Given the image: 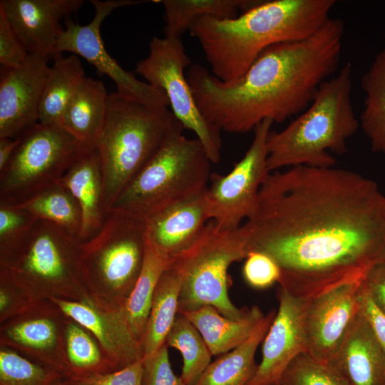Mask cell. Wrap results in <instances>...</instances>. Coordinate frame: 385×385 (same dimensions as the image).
<instances>
[{
  "label": "cell",
  "mask_w": 385,
  "mask_h": 385,
  "mask_svg": "<svg viewBox=\"0 0 385 385\" xmlns=\"http://www.w3.org/2000/svg\"><path fill=\"white\" fill-rule=\"evenodd\" d=\"M29 53L19 40L3 11L0 10V63L4 68L21 66Z\"/></svg>",
  "instance_id": "cell-39"
},
{
  "label": "cell",
  "mask_w": 385,
  "mask_h": 385,
  "mask_svg": "<svg viewBox=\"0 0 385 385\" xmlns=\"http://www.w3.org/2000/svg\"><path fill=\"white\" fill-rule=\"evenodd\" d=\"M52 385H66L65 382H61L60 379L56 381Z\"/></svg>",
  "instance_id": "cell-45"
},
{
  "label": "cell",
  "mask_w": 385,
  "mask_h": 385,
  "mask_svg": "<svg viewBox=\"0 0 385 385\" xmlns=\"http://www.w3.org/2000/svg\"><path fill=\"white\" fill-rule=\"evenodd\" d=\"M197 329L212 356L227 353L247 340L265 319L257 306L248 309L241 318L222 315L212 306H203L181 313Z\"/></svg>",
  "instance_id": "cell-22"
},
{
  "label": "cell",
  "mask_w": 385,
  "mask_h": 385,
  "mask_svg": "<svg viewBox=\"0 0 385 385\" xmlns=\"http://www.w3.org/2000/svg\"><path fill=\"white\" fill-rule=\"evenodd\" d=\"M36 218L19 205L0 204V244L16 237Z\"/></svg>",
  "instance_id": "cell-40"
},
{
  "label": "cell",
  "mask_w": 385,
  "mask_h": 385,
  "mask_svg": "<svg viewBox=\"0 0 385 385\" xmlns=\"http://www.w3.org/2000/svg\"><path fill=\"white\" fill-rule=\"evenodd\" d=\"M91 2L95 8L93 19L86 25H80L68 19L58 42L57 55L69 52L83 57L114 82L116 92L120 95L150 106L168 107V99L162 90L138 80L110 56L101 35L102 22L113 10L150 1L91 0Z\"/></svg>",
  "instance_id": "cell-13"
},
{
  "label": "cell",
  "mask_w": 385,
  "mask_h": 385,
  "mask_svg": "<svg viewBox=\"0 0 385 385\" xmlns=\"http://www.w3.org/2000/svg\"><path fill=\"white\" fill-rule=\"evenodd\" d=\"M88 148L60 125L36 123L19 137L12 157L0 170V204L20 205L58 183Z\"/></svg>",
  "instance_id": "cell-8"
},
{
  "label": "cell",
  "mask_w": 385,
  "mask_h": 385,
  "mask_svg": "<svg viewBox=\"0 0 385 385\" xmlns=\"http://www.w3.org/2000/svg\"><path fill=\"white\" fill-rule=\"evenodd\" d=\"M183 129L179 123L171 131L110 211L123 212L145 222L159 211L206 190L212 163L200 140L185 137Z\"/></svg>",
  "instance_id": "cell-6"
},
{
  "label": "cell",
  "mask_w": 385,
  "mask_h": 385,
  "mask_svg": "<svg viewBox=\"0 0 385 385\" xmlns=\"http://www.w3.org/2000/svg\"><path fill=\"white\" fill-rule=\"evenodd\" d=\"M281 269L277 262L267 254L250 251L242 267V276L246 283L257 289H265L278 283Z\"/></svg>",
  "instance_id": "cell-36"
},
{
  "label": "cell",
  "mask_w": 385,
  "mask_h": 385,
  "mask_svg": "<svg viewBox=\"0 0 385 385\" xmlns=\"http://www.w3.org/2000/svg\"><path fill=\"white\" fill-rule=\"evenodd\" d=\"M145 245V222L123 212L110 211L99 231L81 244L83 277L129 294L142 268Z\"/></svg>",
  "instance_id": "cell-10"
},
{
  "label": "cell",
  "mask_w": 385,
  "mask_h": 385,
  "mask_svg": "<svg viewBox=\"0 0 385 385\" xmlns=\"http://www.w3.org/2000/svg\"><path fill=\"white\" fill-rule=\"evenodd\" d=\"M273 385H279V384H273Z\"/></svg>",
  "instance_id": "cell-46"
},
{
  "label": "cell",
  "mask_w": 385,
  "mask_h": 385,
  "mask_svg": "<svg viewBox=\"0 0 385 385\" xmlns=\"http://www.w3.org/2000/svg\"><path fill=\"white\" fill-rule=\"evenodd\" d=\"M81 241L58 225L36 219L24 232L0 244L4 271L15 281L64 286L83 277Z\"/></svg>",
  "instance_id": "cell-9"
},
{
  "label": "cell",
  "mask_w": 385,
  "mask_h": 385,
  "mask_svg": "<svg viewBox=\"0 0 385 385\" xmlns=\"http://www.w3.org/2000/svg\"><path fill=\"white\" fill-rule=\"evenodd\" d=\"M279 308L263 339L262 361L249 385L279 383L289 364L307 352L305 314L312 298L294 297L279 288Z\"/></svg>",
  "instance_id": "cell-14"
},
{
  "label": "cell",
  "mask_w": 385,
  "mask_h": 385,
  "mask_svg": "<svg viewBox=\"0 0 385 385\" xmlns=\"http://www.w3.org/2000/svg\"><path fill=\"white\" fill-rule=\"evenodd\" d=\"M165 344L181 353L183 365L180 377L186 385H195L211 363L212 356L200 332L184 314L178 313Z\"/></svg>",
  "instance_id": "cell-31"
},
{
  "label": "cell",
  "mask_w": 385,
  "mask_h": 385,
  "mask_svg": "<svg viewBox=\"0 0 385 385\" xmlns=\"http://www.w3.org/2000/svg\"><path fill=\"white\" fill-rule=\"evenodd\" d=\"M86 78L76 55L54 58L40 103L38 123L61 125L65 110Z\"/></svg>",
  "instance_id": "cell-25"
},
{
  "label": "cell",
  "mask_w": 385,
  "mask_h": 385,
  "mask_svg": "<svg viewBox=\"0 0 385 385\" xmlns=\"http://www.w3.org/2000/svg\"><path fill=\"white\" fill-rule=\"evenodd\" d=\"M327 364L349 385H385V351L359 309Z\"/></svg>",
  "instance_id": "cell-18"
},
{
  "label": "cell",
  "mask_w": 385,
  "mask_h": 385,
  "mask_svg": "<svg viewBox=\"0 0 385 385\" xmlns=\"http://www.w3.org/2000/svg\"><path fill=\"white\" fill-rule=\"evenodd\" d=\"M359 310L370 324L375 337L385 351V314L376 305L361 284L359 294Z\"/></svg>",
  "instance_id": "cell-41"
},
{
  "label": "cell",
  "mask_w": 385,
  "mask_h": 385,
  "mask_svg": "<svg viewBox=\"0 0 385 385\" xmlns=\"http://www.w3.org/2000/svg\"><path fill=\"white\" fill-rule=\"evenodd\" d=\"M29 54L16 68H4L0 81V138H17L38 123L39 107L51 66Z\"/></svg>",
  "instance_id": "cell-15"
},
{
  "label": "cell",
  "mask_w": 385,
  "mask_h": 385,
  "mask_svg": "<svg viewBox=\"0 0 385 385\" xmlns=\"http://www.w3.org/2000/svg\"><path fill=\"white\" fill-rule=\"evenodd\" d=\"M190 66L191 59L180 36H154L148 55L137 63L135 71L165 93L175 117L196 135L211 162L217 163L221 158V131L205 118L196 104L185 74Z\"/></svg>",
  "instance_id": "cell-11"
},
{
  "label": "cell",
  "mask_w": 385,
  "mask_h": 385,
  "mask_svg": "<svg viewBox=\"0 0 385 385\" xmlns=\"http://www.w3.org/2000/svg\"><path fill=\"white\" fill-rule=\"evenodd\" d=\"M180 292L178 275L168 266L158 283L140 340L143 356L155 353L165 344L178 314Z\"/></svg>",
  "instance_id": "cell-26"
},
{
  "label": "cell",
  "mask_w": 385,
  "mask_h": 385,
  "mask_svg": "<svg viewBox=\"0 0 385 385\" xmlns=\"http://www.w3.org/2000/svg\"><path fill=\"white\" fill-rule=\"evenodd\" d=\"M8 336L19 344L36 349L52 347L56 341V329L48 319H35L19 323L8 331Z\"/></svg>",
  "instance_id": "cell-35"
},
{
  "label": "cell",
  "mask_w": 385,
  "mask_h": 385,
  "mask_svg": "<svg viewBox=\"0 0 385 385\" xmlns=\"http://www.w3.org/2000/svg\"><path fill=\"white\" fill-rule=\"evenodd\" d=\"M351 65L346 63L324 81L310 105L280 131L267 140L270 173L285 167H333L331 154L348 152L347 140L360 126L351 103Z\"/></svg>",
  "instance_id": "cell-4"
},
{
  "label": "cell",
  "mask_w": 385,
  "mask_h": 385,
  "mask_svg": "<svg viewBox=\"0 0 385 385\" xmlns=\"http://www.w3.org/2000/svg\"><path fill=\"white\" fill-rule=\"evenodd\" d=\"M142 385H186L174 374L165 344L155 353L143 356Z\"/></svg>",
  "instance_id": "cell-38"
},
{
  "label": "cell",
  "mask_w": 385,
  "mask_h": 385,
  "mask_svg": "<svg viewBox=\"0 0 385 385\" xmlns=\"http://www.w3.org/2000/svg\"><path fill=\"white\" fill-rule=\"evenodd\" d=\"M362 281L342 284L310 299L304 323L307 353L319 362L329 361L359 312Z\"/></svg>",
  "instance_id": "cell-16"
},
{
  "label": "cell",
  "mask_w": 385,
  "mask_h": 385,
  "mask_svg": "<svg viewBox=\"0 0 385 385\" xmlns=\"http://www.w3.org/2000/svg\"><path fill=\"white\" fill-rule=\"evenodd\" d=\"M275 314L274 310L270 312L247 340L211 362L195 385H249L258 366L255 359L256 351Z\"/></svg>",
  "instance_id": "cell-24"
},
{
  "label": "cell",
  "mask_w": 385,
  "mask_h": 385,
  "mask_svg": "<svg viewBox=\"0 0 385 385\" xmlns=\"http://www.w3.org/2000/svg\"><path fill=\"white\" fill-rule=\"evenodd\" d=\"M362 284L378 308L385 314V255L369 268Z\"/></svg>",
  "instance_id": "cell-42"
},
{
  "label": "cell",
  "mask_w": 385,
  "mask_h": 385,
  "mask_svg": "<svg viewBox=\"0 0 385 385\" xmlns=\"http://www.w3.org/2000/svg\"><path fill=\"white\" fill-rule=\"evenodd\" d=\"M36 219L49 221L78 237L81 212L71 192L59 182L19 205Z\"/></svg>",
  "instance_id": "cell-30"
},
{
  "label": "cell",
  "mask_w": 385,
  "mask_h": 385,
  "mask_svg": "<svg viewBox=\"0 0 385 385\" xmlns=\"http://www.w3.org/2000/svg\"><path fill=\"white\" fill-rule=\"evenodd\" d=\"M279 385H349L329 365L307 352L297 356L282 374Z\"/></svg>",
  "instance_id": "cell-34"
},
{
  "label": "cell",
  "mask_w": 385,
  "mask_h": 385,
  "mask_svg": "<svg viewBox=\"0 0 385 385\" xmlns=\"http://www.w3.org/2000/svg\"><path fill=\"white\" fill-rule=\"evenodd\" d=\"M335 2L261 1L233 19L199 18L188 31L198 41L212 74L222 81L232 82L269 46L314 34L330 18Z\"/></svg>",
  "instance_id": "cell-3"
},
{
  "label": "cell",
  "mask_w": 385,
  "mask_h": 385,
  "mask_svg": "<svg viewBox=\"0 0 385 385\" xmlns=\"http://www.w3.org/2000/svg\"><path fill=\"white\" fill-rule=\"evenodd\" d=\"M260 2L257 0H161L159 3L165 9L164 34L181 37L199 18L233 19L240 11L245 12Z\"/></svg>",
  "instance_id": "cell-27"
},
{
  "label": "cell",
  "mask_w": 385,
  "mask_h": 385,
  "mask_svg": "<svg viewBox=\"0 0 385 385\" xmlns=\"http://www.w3.org/2000/svg\"><path fill=\"white\" fill-rule=\"evenodd\" d=\"M170 262V260L146 239L140 274L124 304L128 322L139 341L146 326L158 283Z\"/></svg>",
  "instance_id": "cell-29"
},
{
  "label": "cell",
  "mask_w": 385,
  "mask_h": 385,
  "mask_svg": "<svg viewBox=\"0 0 385 385\" xmlns=\"http://www.w3.org/2000/svg\"><path fill=\"white\" fill-rule=\"evenodd\" d=\"M61 374L9 350L0 352V385H52Z\"/></svg>",
  "instance_id": "cell-33"
},
{
  "label": "cell",
  "mask_w": 385,
  "mask_h": 385,
  "mask_svg": "<svg viewBox=\"0 0 385 385\" xmlns=\"http://www.w3.org/2000/svg\"><path fill=\"white\" fill-rule=\"evenodd\" d=\"M59 183L73 195L81 212V242L93 237L101 228L103 209V179L101 158L95 147L85 150L71 164Z\"/></svg>",
  "instance_id": "cell-21"
},
{
  "label": "cell",
  "mask_w": 385,
  "mask_h": 385,
  "mask_svg": "<svg viewBox=\"0 0 385 385\" xmlns=\"http://www.w3.org/2000/svg\"><path fill=\"white\" fill-rule=\"evenodd\" d=\"M273 121L263 120L242 158L225 175L212 173L205 192L209 220L222 230H233L255 210L260 190L270 175L267 140Z\"/></svg>",
  "instance_id": "cell-12"
},
{
  "label": "cell",
  "mask_w": 385,
  "mask_h": 385,
  "mask_svg": "<svg viewBox=\"0 0 385 385\" xmlns=\"http://www.w3.org/2000/svg\"><path fill=\"white\" fill-rule=\"evenodd\" d=\"M8 303L9 297L7 293L4 289H1L0 292V309L1 311L6 307Z\"/></svg>",
  "instance_id": "cell-44"
},
{
  "label": "cell",
  "mask_w": 385,
  "mask_h": 385,
  "mask_svg": "<svg viewBox=\"0 0 385 385\" xmlns=\"http://www.w3.org/2000/svg\"><path fill=\"white\" fill-rule=\"evenodd\" d=\"M143 358L112 371L70 376L66 385H142Z\"/></svg>",
  "instance_id": "cell-37"
},
{
  "label": "cell",
  "mask_w": 385,
  "mask_h": 385,
  "mask_svg": "<svg viewBox=\"0 0 385 385\" xmlns=\"http://www.w3.org/2000/svg\"><path fill=\"white\" fill-rule=\"evenodd\" d=\"M240 230L248 252L279 265V288L312 298L362 281L385 255V195L352 170L291 167L270 173Z\"/></svg>",
  "instance_id": "cell-1"
},
{
  "label": "cell",
  "mask_w": 385,
  "mask_h": 385,
  "mask_svg": "<svg viewBox=\"0 0 385 385\" xmlns=\"http://www.w3.org/2000/svg\"><path fill=\"white\" fill-rule=\"evenodd\" d=\"M205 192L160 210L145 221L147 240L170 261L200 238L210 221Z\"/></svg>",
  "instance_id": "cell-20"
},
{
  "label": "cell",
  "mask_w": 385,
  "mask_h": 385,
  "mask_svg": "<svg viewBox=\"0 0 385 385\" xmlns=\"http://www.w3.org/2000/svg\"><path fill=\"white\" fill-rule=\"evenodd\" d=\"M247 254L240 227L222 230L209 221L200 238L170 262L180 282L178 313L210 305L228 318L242 317L248 309L237 307L230 299L228 270Z\"/></svg>",
  "instance_id": "cell-7"
},
{
  "label": "cell",
  "mask_w": 385,
  "mask_h": 385,
  "mask_svg": "<svg viewBox=\"0 0 385 385\" xmlns=\"http://www.w3.org/2000/svg\"><path fill=\"white\" fill-rule=\"evenodd\" d=\"M344 34L343 21L329 18L309 38L269 46L232 82L220 81L199 64L190 66L186 77L200 111L220 131L231 133L301 113L337 70Z\"/></svg>",
  "instance_id": "cell-2"
},
{
  "label": "cell",
  "mask_w": 385,
  "mask_h": 385,
  "mask_svg": "<svg viewBox=\"0 0 385 385\" xmlns=\"http://www.w3.org/2000/svg\"><path fill=\"white\" fill-rule=\"evenodd\" d=\"M108 98L101 81L86 77L65 110L61 125L83 145L94 147L105 120Z\"/></svg>",
  "instance_id": "cell-23"
},
{
  "label": "cell",
  "mask_w": 385,
  "mask_h": 385,
  "mask_svg": "<svg viewBox=\"0 0 385 385\" xmlns=\"http://www.w3.org/2000/svg\"><path fill=\"white\" fill-rule=\"evenodd\" d=\"M365 93L359 124L375 153L385 156V45L361 78Z\"/></svg>",
  "instance_id": "cell-28"
},
{
  "label": "cell",
  "mask_w": 385,
  "mask_h": 385,
  "mask_svg": "<svg viewBox=\"0 0 385 385\" xmlns=\"http://www.w3.org/2000/svg\"><path fill=\"white\" fill-rule=\"evenodd\" d=\"M179 123L168 107L150 106L116 91L108 94L94 145L102 166L106 215Z\"/></svg>",
  "instance_id": "cell-5"
},
{
  "label": "cell",
  "mask_w": 385,
  "mask_h": 385,
  "mask_svg": "<svg viewBox=\"0 0 385 385\" xmlns=\"http://www.w3.org/2000/svg\"><path fill=\"white\" fill-rule=\"evenodd\" d=\"M52 300L66 315L96 337L103 348L110 353L113 366L117 370L143 358L140 341L131 330L124 304L111 318L87 303L56 298Z\"/></svg>",
  "instance_id": "cell-19"
},
{
  "label": "cell",
  "mask_w": 385,
  "mask_h": 385,
  "mask_svg": "<svg viewBox=\"0 0 385 385\" xmlns=\"http://www.w3.org/2000/svg\"><path fill=\"white\" fill-rule=\"evenodd\" d=\"M67 357L70 366L66 376H79L110 371L102 363L101 354L90 335L75 324L66 333Z\"/></svg>",
  "instance_id": "cell-32"
},
{
  "label": "cell",
  "mask_w": 385,
  "mask_h": 385,
  "mask_svg": "<svg viewBox=\"0 0 385 385\" xmlns=\"http://www.w3.org/2000/svg\"><path fill=\"white\" fill-rule=\"evenodd\" d=\"M83 0H1L0 10L29 54L49 60L63 28L60 21L76 11Z\"/></svg>",
  "instance_id": "cell-17"
},
{
  "label": "cell",
  "mask_w": 385,
  "mask_h": 385,
  "mask_svg": "<svg viewBox=\"0 0 385 385\" xmlns=\"http://www.w3.org/2000/svg\"><path fill=\"white\" fill-rule=\"evenodd\" d=\"M19 143V138H0V170L12 157Z\"/></svg>",
  "instance_id": "cell-43"
}]
</instances>
